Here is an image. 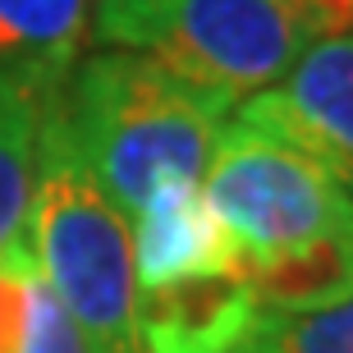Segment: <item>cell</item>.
Listing matches in <instances>:
<instances>
[{
  "instance_id": "2",
  "label": "cell",
  "mask_w": 353,
  "mask_h": 353,
  "mask_svg": "<svg viewBox=\"0 0 353 353\" xmlns=\"http://www.w3.org/2000/svg\"><path fill=\"white\" fill-rule=\"evenodd\" d=\"M55 105L124 221L161 183H202L230 115V105L174 79L152 55L115 46L79 60Z\"/></svg>"
},
{
  "instance_id": "1",
  "label": "cell",
  "mask_w": 353,
  "mask_h": 353,
  "mask_svg": "<svg viewBox=\"0 0 353 353\" xmlns=\"http://www.w3.org/2000/svg\"><path fill=\"white\" fill-rule=\"evenodd\" d=\"M234 243V280L271 312H316L353 294V193L243 124H221L202 174Z\"/></svg>"
},
{
  "instance_id": "5",
  "label": "cell",
  "mask_w": 353,
  "mask_h": 353,
  "mask_svg": "<svg viewBox=\"0 0 353 353\" xmlns=\"http://www.w3.org/2000/svg\"><path fill=\"white\" fill-rule=\"evenodd\" d=\"M234 124L299 152L353 188V32L312 37L285 79L234 105Z\"/></svg>"
},
{
  "instance_id": "11",
  "label": "cell",
  "mask_w": 353,
  "mask_h": 353,
  "mask_svg": "<svg viewBox=\"0 0 353 353\" xmlns=\"http://www.w3.org/2000/svg\"><path fill=\"white\" fill-rule=\"evenodd\" d=\"M349 193H353V188H349Z\"/></svg>"
},
{
  "instance_id": "9",
  "label": "cell",
  "mask_w": 353,
  "mask_h": 353,
  "mask_svg": "<svg viewBox=\"0 0 353 353\" xmlns=\"http://www.w3.org/2000/svg\"><path fill=\"white\" fill-rule=\"evenodd\" d=\"M257 353H353V294L316 312H262Z\"/></svg>"
},
{
  "instance_id": "6",
  "label": "cell",
  "mask_w": 353,
  "mask_h": 353,
  "mask_svg": "<svg viewBox=\"0 0 353 353\" xmlns=\"http://www.w3.org/2000/svg\"><path fill=\"white\" fill-rule=\"evenodd\" d=\"M129 262L138 294L193 280H234V243L216 221L202 183H161L138 202Z\"/></svg>"
},
{
  "instance_id": "10",
  "label": "cell",
  "mask_w": 353,
  "mask_h": 353,
  "mask_svg": "<svg viewBox=\"0 0 353 353\" xmlns=\"http://www.w3.org/2000/svg\"><path fill=\"white\" fill-rule=\"evenodd\" d=\"M19 353H88L79 326L69 321V312L55 303L37 271L28 280V316H23V344Z\"/></svg>"
},
{
  "instance_id": "4",
  "label": "cell",
  "mask_w": 353,
  "mask_h": 353,
  "mask_svg": "<svg viewBox=\"0 0 353 353\" xmlns=\"http://www.w3.org/2000/svg\"><path fill=\"white\" fill-rule=\"evenodd\" d=\"M92 37L143 51L234 110L312 41L299 0H92Z\"/></svg>"
},
{
  "instance_id": "8",
  "label": "cell",
  "mask_w": 353,
  "mask_h": 353,
  "mask_svg": "<svg viewBox=\"0 0 353 353\" xmlns=\"http://www.w3.org/2000/svg\"><path fill=\"white\" fill-rule=\"evenodd\" d=\"M51 97L0 65V257L28 248V211L37 183V138Z\"/></svg>"
},
{
  "instance_id": "3",
  "label": "cell",
  "mask_w": 353,
  "mask_h": 353,
  "mask_svg": "<svg viewBox=\"0 0 353 353\" xmlns=\"http://www.w3.org/2000/svg\"><path fill=\"white\" fill-rule=\"evenodd\" d=\"M28 248L55 303L79 326L88 353H143L129 230L83 165L55 101L41 115Z\"/></svg>"
},
{
  "instance_id": "7",
  "label": "cell",
  "mask_w": 353,
  "mask_h": 353,
  "mask_svg": "<svg viewBox=\"0 0 353 353\" xmlns=\"http://www.w3.org/2000/svg\"><path fill=\"white\" fill-rule=\"evenodd\" d=\"M92 37V0H0V65L60 97Z\"/></svg>"
}]
</instances>
